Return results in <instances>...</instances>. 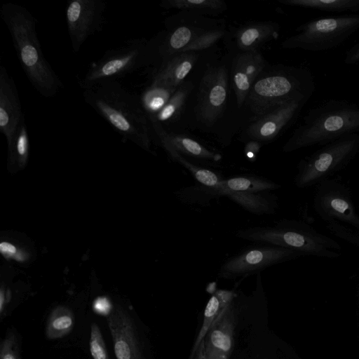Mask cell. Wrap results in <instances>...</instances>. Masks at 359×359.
<instances>
[{"label":"cell","mask_w":359,"mask_h":359,"mask_svg":"<svg viewBox=\"0 0 359 359\" xmlns=\"http://www.w3.org/2000/svg\"><path fill=\"white\" fill-rule=\"evenodd\" d=\"M269 318L268 301L261 273L253 290L237 289L234 297L212 324L203 339L205 359H229L247 334Z\"/></svg>","instance_id":"6da1fadb"},{"label":"cell","mask_w":359,"mask_h":359,"mask_svg":"<svg viewBox=\"0 0 359 359\" xmlns=\"http://www.w3.org/2000/svg\"><path fill=\"white\" fill-rule=\"evenodd\" d=\"M0 15L11 36L17 57L34 89L45 97L57 95L63 83L46 59L36 34V20L23 6L7 2Z\"/></svg>","instance_id":"7a4b0ae2"},{"label":"cell","mask_w":359,"mask_h":359,"mask_svg":"<svg viewBox=\"0 0 359 359\" xmlns=\"http://www.w3.org/2000/svg\"><path fill=\"white\" fill-rule=\"evenodd\" d=\"M83 91L85 102L115 131L123 138L149 149L152 131L140 97L118 81L98 83Z\"/></svg>","instance_id":"3957f363"},{"label":"cell","mask_w":359,"mask_h":359,"mask_svg":"<svg viewBox=\"0 0 359 359\" xmlns=\"http://www.w3.org/2000/svg\"><path fill=\"white\" fill-rule=\"evenodd\" d=\"M315 91V79L309 69L279 65L258 76L244 105L252 115V121L287 103L309 101Z\"/></svg>","instance_id":"277c9868"},{"label":"cell","mask_w":359,"mask_h":359,"mask_svg":"<svg viewBox=\"0 0 359 359\" xmlns=\"http://www.w3.org/2000/svg\"><path fill=\"white\" fill-rule=\"evenodd\" d=\"M359 131V106L345 100L330 99L311 108L302 123L283 146L285 153L323 146Z\"/></svg>","instance_id":"5b68a950"},{"label":"cell","mask_w":359,"mask_h":359,"mask_svg":"<svg viewBox=\"0 0 359 359\" xmlns=\"http://www.w3.org/2000/svg\"><path fill=\"white\" fill-rule=\"evenodd\" d=\"M238 238L303 252L305 255L334 259L341 246L335 240L317 231L303 220L283 219L271 226H252L238 230Z\"/></svg>","instance_id":"8992f818"},{"label":"cell","mask_w":359,"mask_h":359,"mask_svg":"<svg viewBox=\"0 0 359 359\" xmlns=\"http://www.w3.org/2000/svg\"><path fill=\"white\" fill-rule=\"evenodd\" d=\"M161 40L158 38L149 41L142 38L134 39L123 46L108 50L90 65L79 80V86L84 90L98 83L118 81L151 65L158 57Z\"/></svg>","instance_id":"52a82bcc"},{"label":"cell","mask_w":359,"mask_h":359,"mask_svg":"<svg viewBox=\"0 0 359 359\" xmlns=\"http://www.w3.org/2000/svg\"><path fill=\"white\" fill-rule=\"evenodd\" d=\"M358 154V133L346 135L321 146L299 161L294 184L299 189L316 186L344 169Z\"/></svg>","instance_id":"ba28073f"},{"label":"cell","mask_w":359,"mask_h":359,"mask_svg":"<svg viewBox=\"0 0 359 359\" xmlns=\"http://www.w3.org/2000/svg\"><path fill=\"white\" fill-rule=\"evenodd\" d=\"M359 29V13L329 16L307 21L283 41L285 49L318 52L334 48Z\"/></svg>","instance_id":"9c48e42d"},{"label":"cell","mask_w":359,"mask_h":359,"mask_svg":"<svg viewBox=\"0 0 359 359\" xmlns=\"http://www.w3.org/2000/svg\"><path fill=\"white\" fill-rule=\"evenodd\" d=\"M245 248L229 257L220 266L217 277L235 280L261 273L273 265L304 256L303 252L286 248L259 243Z\"/></svg>","instance_id":"30bf717a"},{"label":"cell","mask_w":359,"mask_h":359,"mask_svg":"<svg viewBox=\"0 0 359 359\" xmlns=\"http://www.w3.org/2000/svg\"><path fill=\"white\" fill-rule=\"evenodd\" d=\"M313 208L324 222H337L359 233V213L351 189L341 180L329 178L316 186Z\"/></svg>","instance_id":"8fae6325"},{"label":"cell","mask_w":359,"mask_h":359,"mask_svg":"<svg viewBox=\"0 0 359 359\" xmlns=\"http://www.w3.org/2000/svg\"><path fill=\"white\" fill-rule=\"evenodd\" d=\"M230 76L224 65L209 67L200 82L195 108L197 120L207 128L212 127L226 109Z\"/></svg>","instance_id":"7c38bea8"},{"label":"cell","mask_w":359,"mask_h":359,"mask_svg":"<svg viewBox=\"0 0 359 359\" xmlns=\"http://www.w3.org/2000/svg\"><path fill=\"white\" fill-rule=\"evenodd\" d=\"M107 4L104 0H72L67 6L65 18L74 53L86 39L102 29Z\"/></svg>","instance_id":"4fadbf2b"},{"label":"cell","mask_w":359,"mask_h":359,"mask_svg":"<svg viewBox=\"0 0 359 359\" xmlns=\"http://www.w3.org/2000/svg\"><path fill=\"white\" fill-rule=\"evenodd\" d=\"M229 359H294L289 346L269 326V318L243 338Z\"/></svg>","instance_id":"5bb4252c"},{"label":"cell","mask_w":359,"mask_h":359,"mask_svg":"<svg viewBox=\"0 0 359 359\" xmlns=\"http://www.w3.org/2000/svg\"><path fill=\"white\" fill-rule=\"evenodd\" d=\"M306 100L287 103L252 121L245 129L242 140L260 144L270 143L298 118Z\"/></svg>","instance_id":"9a60e30c"},{"label":"cell","mask_w":359,"mask_h":359,"mask_svg":"<svg viewBox=\"0 0 359 359\" xmlns=\"http://www.w3.org/2000/svg\"><path fill=\"white\" fill-rule=\"evenodd\" d=\"M107 321L116 359H147L135 323L124 309L113 307Z\"/></svg>","instance_id":"2e32d148"},{"label":"cell","mask_w":359,"mask_h":359,"mask_svg":"<svg viewBox=\"0 0 359 359\" xmlns=\"http://www.w3.org/2000/svg\"><path fill=\"white\" fill-rule=\"evenodd\" d=\"M151 131L161 144H166L176 150L189 161L201 166L210 168L219 165L222 156L198 141L183 134L168 132L163 125L151 121Z\"/></svg>","instance_id":"e0dca14e"},{"label":"cell","mask_w":359,"mask_h":359,"mask_svg":"<svg viewBox=\"0 0 359 359\" xmlns=\"http://www.w3.org/2000/svg\"><path fill=\"white\" fill-rule=\"evenodd\" d=\"M25 121L18 88L6 67L0 66V131L6 138L8 145Z\"/></svg>","instance_id":"ac0fdd59"},{"label":"cell","mask_w":359,"mask_h":359,"mask_svg":"<svg viewBox=\"0 0 359 359\" xmlns=\"http://www.w3.org/2000/svg\"><path fill=\"white\" fill-rule=\"evenodd\" d=\"M266 67V60L259 50L241 52L234 57L230 79L238 108L244 104L254 81Z\"/></svg>","instance_id":"d6986e66"},{"label":"cell","mask_w":359,"mask_h":359,"mask_svg":"<svg viewBox=\"0 0 359 359\" xmlns=\"http://www.w3.org/2000/svg\"><path fill=\"white\" fill-rule=\"evenodd\" d=\"M198 56L196 52H181L162 61L153 74L151 85L180 86L194 67Z\"/></svg>","instance_id":"ffe728a7"},{"label":"cell","mask_w":359,"mask_h":359,"mask_svg":"<svg viewBox=\"0 0 359 359\" xmlns=\"http://www.w3.org/2000/svg\"><path fill=\"white\" fill-rule=\"evenodd\" d=\"M278 23L273 21L255 22L240 27L234 34L236 48L241 52L259 50V48L280 34Z\"/></svg>","instance_id":"44dd1931"},{"label":"cell","mask_w":359,"mask_h":359,"mask_svg":"<svg viewBox=\"0 0 359 359\" xmlns=\"http://www.w3.org/2000/svg\"><path fill=\"white\" fill-rule=\"evenodd\" d=\"M223 196L257 215H273L278 207V198L271 191L244 192L223 189Z\"/></svg>","instance_id":"7402d4cb"},{"label":"cell","mask_w":359,"mask_h":359,"mask_svg":"<svg viewBox=\"0 0 359 359\" xmlns=\"http://www.w3.org/2000/svg\"><path fill=\"white\" fill-rule=\"evenodd\" d=\"M232 290L214 288L210 290L211 294L203 313V319L199 330L196 336L190 354H193L197 350L199 344L204 339L213 322L234 297L236 288Z\"/></svg>","instance_id":"603a6c76"},{"label":"cell","mask_w":359,"mask_h":359,"mask_svg":"<svg viewBox=\"0 0 359 359\" xmlns=\"http://www.w3.org/2000/svg\"><path fill=\"white\" fill-rule=\"evenodd\" d=\"M208 28L191 25H183L168 34L158 45V57L161 62L170 56L181 53L202 32Z\"/></svg>","instance_id":"cb8c5ba5"},{"label":"cell","mask_w":359,"mask_h":359,"mask_svg":"<svg viewBox=\"0 0 359 359\" xmlns=\"http://www.w3.org/2000/svg\"><path fill=\"white\" fill-rule=\"evenodd\" d=\"M172 161L184 167L197 183L215 187H222L224 177L220 172L196 164L178 153L168 145L161 144Z\"/></svg>","instance_id":"d4e9b609"},{"label":"cell","mask_w":359,"mask_h":359,"mask_svg":"<svg viewBox=\"0 0 359 359\" xmlns=\"http://www.w3.org/2000/svg\"><path fill=\"white\" fill-rule=\"evenodd\" d=\"M222 189L244 192L273 191L281 185L266 177L253 174H244L224 178Z\"/></svg>","instance_id":"484cf974"},{"label":"cell","mask_w":359,"mask_h":359,"mask_svg":"<svg viewBox=\"0 0 359 359\" xmlns=\"http://www.w3.org/2000/svg\"><path fill=\"white\" fill-rule=\"evenodd\" d=\"M177 198L188 205H210L214 199L223 196L222 187H208L199 183L183 187L175 193Z\"/></svg>","instance_id":"4316f807"},{"label":"cell","mask_w":359,"mask_h":359,"mask_svg":"<svg viewBox=\"0 0 359 359\" xmlns=\"http://www.w3.org/2000/svg\"><path fill=\"white\" fill-rule=\"evenodd\" d=\"M160 6L210 15H219L227 8L223 0H163Z\"/></svg>","instance_id":"83f0119b"},{"label":"cell","mask_w":359,"mask_h":359,"mask_svg":"<svg viewBox=\"0 0 359 359\" xmlns=\"http://www.w3.org/2000/svg\"><path fill=\"white\" fill-rule=\"evenodd\" d=\"M74 325V315L72 311L65 306H58L48 318L46 337L48 339L62 338L72 330Z\"/></svg>","instance_id":"f1b7e54d"},{"label":"cell","mask_w":359,"mask_h":359,"mask_svg":"<svg viewBox=\"0 0 359 359\" xmlns=\"http://www.w3.org/2000/svg\"><path fill=\"white\" fill-rule=\"evenodd\" d=\"M193 88L194 84L191 81H184L177 88L163 109L156 116L149 118V122H157L163 125V123L170 121L177 118L182 111Z\"/></svg>","instance_id":"f546056e"},{"label":"cell","mask_w":359,"mask_h":359,"mask_svg":"<svg viewBox=\"0 0 359 359\" xmlns=\"http://www.w3.org/2000/svg\"><path fill=\"white\" fill-rule=\"evenodd\" d=\"M282 4L326 12L359 11V0H278Z\"/></svg>","instance_id":"4dcf8cb0"},{"label":"cell","mask_w":359,"mask_h":359,"mask_svg":"<svg viewBox=\"0 0 359 359\" xmlns=\"http://www.w3.org/2000/svg\"><path fill=\"white\" fill-rule=\"evenodd\" d=\"M178 87L150 85L144 90L140 99L149 118L156 116L163 109Z\"/></svg>","instance_id":"1f68e13d"},{"label":"cell","mask_w":359,"mask_h":359,"mask_svg":"<svg viewBox=\"0 0 359 359\" xmlns=\"http://www.w3.org/2000/svg\"><path fill=\"white\" fill-rule=\"evenodd\" d=\"M11 151V156L20 162L24 163L28 156L29 140V133L25 121L18 128L15 136L8 144Z\"/></svg>","instance_id":"d6a6232c"},{"label":"cell","mask_w":359,"mask_h":359,"mask_svg":"<svg viewBox=\"0 0 359 359\" xmlns=\"http://www.w3.org/2000/svg\"><path fill=\"white\" fill-rule=\"evenodd\" d=\"M224 35L222 28L207 29L198 36L182 52H196L207 49L215 45Z\"/></svg>","instance_id":"836d02e7"},{"label":"cell","mask_w":359,"mask_h":359,"mask_svg":"<svg viewBox=\"0 0 359 359\" xmlns=\"http://www.w3.org/2000/svg\"><path fill=\"white\" fill-rule=\"evenodd\" d=\"M89 347L93 359H109L101 330L95 323L90 326Z\"/></svg>","instance_id":"e575fe53"},{"label":"cell","mask_w":359,"mask_h":359,"mask_svg":"<svg viewBox=\"0 0 359 359\" xmlns=\"http://www.w3.org/2000/svg\"><path fill=\"white\" fill-rule=\"evenodd\" d=\"M0 359H21L19 338L13 330H8L1 340Z\"/></svg>","instance_id":"d590c367"},{"label":"cell","mask_w":359,"mask_h":359,"mask_svg":"<svg viewBox=\"0 0 359 359\" xmlns=\"http://www.w3.org/2000/svg\"><path fill=\"white\" fill-rule=\"evenodd\" d=\"M327 229L335 236L359 248V233L349 226L337 222L327 223Z\"/></svg>","instance_id":"8d00e7d4"},{"label":"cell","mask_w":359,"mask_h":359,"mask_svg":"<svg viewBox=\"0 0 359 359\" xmlns=\"http://www.w3.org/2000/svg\"><path fill=\"white\" fill-rule=\"evenodd\" d=\"M93 307L95 311L106 316H107L113 309L109 301L106 297L97 298L94 302Z\"/></svg>","instance_id":"74e56055"},{"label":"cell","mask_w":359,"mask_h":359,"mask_svg":"<svg viewBox=\"0 0 359 359\" xmlns=\"http://www.w3.org/2000/svg\"><path fill=\"white\" fill-rule=\"evenodd\" d=\"M359 62V41L351 46L345 54L344 63L355 65Z\"/></svg>","instance_id":"f35d334b"},{"label":"cell","mask_w":359,"mask_h":359,"mask_svg":"<svg viewBox=\"0 0 359 359\" xmlns=\"http://www.w3.org/2000/svg\"><path fill=\"white\" fill-rule=\"evenodd\" d=\"M0 251L6 258H15L18 251L16 247L8 242H2L0 244Z\"/></svg>","instance_id":"ab89813d"},{"label":"cell","mask_w":359,"mask_h":359,"mask_svg":"<svg viewBox=\"0 0 359 359\" xmlns=\"http://www.w3.org/2000/svg\"><path fill=\"white\" fill-rule=\"evenodd\" d=\"M187 359H205L204 355V343L203 340L199 344L197 350L193 354L189 355Z\"/></svg>","instance_id":"60d3db41"},{"label":"cell","mask_w":359,"mask_h":359,"mask_svg":"<svg viewBox=\"0 0 359 359\" xmlns=\"http://www.w3.org/2000/svg\"><path fill=\"white\" fill-rule=\"evenodd\" d=\"M7 302V293L3 288H1L0 291V316L1 318L4 315V311Z\"/></svg>","instance_id":"b9f144b4"},{"label":"cell","mask_w":359,"mask_h":359,"mask_svg":"<svg viewBox=\"0 0 359 359\" xmlns=\"http://www.w3.org/2000/svg\"><path fill=\"white\" fill-rule=\"evenodd\" d=\"M358 296H359V290H358Z\"/></svg>","instance_id":"7bdbcfd3"}]
</instances>
